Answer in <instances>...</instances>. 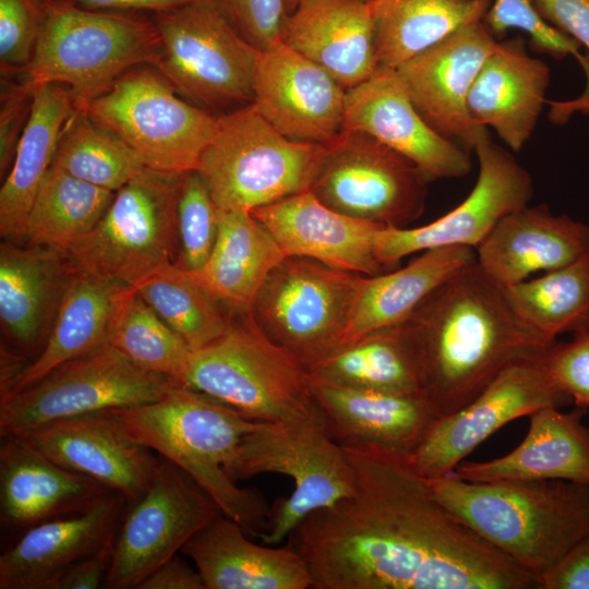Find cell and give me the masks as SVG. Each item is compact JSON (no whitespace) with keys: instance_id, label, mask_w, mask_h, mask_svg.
Segmentation results:
<instances>
[{"instance_id":"cell-55","label":"cell","mask_w":589,"mask_h":589,"mask_svg":"<svg viewBox=\"0 0 589 589\" xmlns=\"http://www.w3.org/2000/svg\"><path fill=\"white\" fill-rule=\"evenodd\" d=\"M300 1H301V0H300ZM300 1H299V2H300Z\"/></svg>"},{"instance_id":"cell-7","label":"cell","mask_w":589,"mask_h":589,"mask_svg":"<svg viewBox=\"0 0 589 589\" xmlns=\"http://www.w3.org/2000/svg\"><path fill=\"white\" fill-rule=\"evenodd\" d=\"M264 472L285 474L294 488L269 508L263 543L275 545L311 513L354 491L353 468L344 447L327 432L322 414L305 419L255 421L241 438L229 471L233 481Z\"/></svg>"},{"instance_id":"cell-14","label":"cell","mask_w":589,"mask_h":589,"mask_svg":"<svg viewBox=\"0 0 589 589\" xmlns=\"http://www.w3.org/2000/svg\"><path fill=\"white\" fill-rule=\"evenodd\" d=\"M430 180L414 163L373 136L342 129L325 145L309 191L342 215L407 227L425 207Z\"/></svg>"},{"instance_id":"cell-9","label":"cell","mask_w":589,"mask_h":589,"mask_svg":"<svg viewBox=\"0 0 589 589\" xmlns=\"http://www.w3.org/2000/svg\"><path fill=\"white\" fill-rule=\"evenodd\" d=\"M180 178L144 167L115 193L97 225L68 249L73 264L133 288L176 264Z\"/></svg>"},{"instance_id":"cell-37","label":"cell","mask_w":589,"mask_h":589,"mask_svg":"<svg viewBox=\"0 0 589 589\" xmlns=\"http://www.w3.org/2000/svg\"><path fill=\"white\" fill-rule=\"evenodd\" d=\"M378 67L396 69L461 27L482 21L493 0H370Z\"/></svg>"},{"instance_id":"cell-34","label":"cell","mask_w":589,"mask_h":589,"mask_svg":"<svg viewBox=\"0 0 589 589\" xmlns=\"http://www.w3.org/2000/svg\"><path fill=\"white\" fill-rule=\"evenodd\" d=\"M76 109L68 86L50 83L33 87L32 111L0 189V235L4 240L26 241L32 204L52 165L61 132Z\"/></svg>"},{"instance_id":"cell-27","label":"cell","mask_w":589,"mask_h":589,"mask_svg":"<svg viewBox=\"0 0 589 589\" xmlns=\"http://www.w3.org/2000/svg\"><path fill=\"white\" fill-rule=\"evenodd\" d=\"M310 384L327 432L341 446L374 445L409 455L440 418L424 394Z\"/></svg>"},{"instance_id":"cell-22","label":"cell","mask_w":589,"mask_h":589,"mask_svg":"<svg viewBox=\"0 0 589 589\" xmlns=\"http://www.w3.org/2000/svg\"><path fill=\"white\" fill-rule=\"evenodd\" d=\"M75 268L61 249L1 242V330L22 360L31 361L43 350Z\"/></svg>"},{"instance_id":"cell-24","label":"cell","mask_w":589,"mask_h":589,"mask_svg":"<svg viewBox=\"0 0 589 589\" xmlns=\"http://www.w3.org/2000/svg\"><path fill=\"white\" fill-rule=\"evenodd\" d=\"M127 507L125 496L111 491L86 512L28 529L0 556V589H58L74 565L116 536Z\"/></svg>"},{"instance_id":"cell-6","label":"cell","mask_w":589,"mask_h":589,"mask_svg":"<svg viewBox=\"0 0 589 589\" xmlns=\"http://www.w3.org/2000/svg\"><path fill=\"white\" fill-rule=\"evenodd\" d=\"M182 385L254 421L320 416L308 372L272 342L249 314H229L218 338L190 353Z\"/></svg>"},{"instance_id":"cell-39","label":"cell","mask_w":589,"mask_h":589,"mask_svg":"<svg viewBox=\"0 0 589 589\" xmlns=\"http://www.w3.org/2000/svg\"><path fill=\"white\" fill-rule=\"evenodd\" d=\"M115 193L51 165L28 213L26 241L68 251L97 225Z\"/></svg>"},{"instance_id":"cell-16","label":"cell","mask_w":589,"mask_h":589,"mask_svg":"<svg viewBox=\"0 0 589 589\" xmlns=\"http://www.w3.org/2000/svg\"><path fill=\"white\" fill-rule=\"evenodd\" d=\"M543 356L507 365L469 404L438 418L408 455L414 469L425 479L446 476L506 423L572 402L552 381Z\"/></svg>"},{"instance_id":"cell-50","label":"cell","mask_w":589,"mask_h":589,"mask_svg":"<svg viewBox=\"0 0 589 589\" xmlns=\"http://www.w3.org/2000/svg\"><path fill=\"white\" fill-rule=\"evenodd\" d=\"M541 15L589 49V0H533Z\"/></svg>"},{"instance_id":"cell-5","label":"cell","mask_w":589,"mask_h":589,"mask_svg":"<svg viewBox=\"0 0 589 589\" xmlns=\"http://www.w3.org/2000/svg\"><path fill=\"white\" fill-rule=\"evenodd\" d=\"M159 52L153 21L88 10L71 0H44L40 34L22 75L32 87L68 86L77 108L84 109L129 70L155 67Z\"/></svg>"},{"instance_id":"cell-35","label":"cell","mask_w":589,"mask_h":589,"mask_svg":"<svg viewBox=\"0 0 589 589\" xmlns=\"http://www.w3.org/2000/svg\"><path fill=\"white\" fill-rule=\"evenodd\" d=\"M473 250L465 245L428 249L401 268L364 275L340 345L404 323L433 290L476 260Z\"/></svg>"},{"instance_id":"cell-21","label":"cell","mask_w":589,"mask_h":589,"mask_svg":"<svg viewBox=\"0 0 589 589\" xmlns=\"http://www.w3.org/2000/svg\"><path fill=\"white\" fill-rule=\"evenodd\" d=\"M57 464L137 500L151 484L157 456L133 441L109 410L57 420L25 434Z\"/></svg>"},{"instance_id":"cell-28","label":"cell","mask_w":589,"mask_h":589,"mask_svg":"<svg viewBox=\"0 0 589 589\" xmlns=\"http://www.w3.org/2000/svg\"><path fill=\"white\" fill-rule=\"evenodd\" d=\"M280 41L326 70L346 89L378 68L370 0H301Z\"/></svg>"},{"instance_id":"cell-2","label":"cell","mask_w":589,"mask_h":589,"mask_svg":"<svg viewBox=\"0 0 589 589\" xmlns=\"http://www.w3.org/2000/svg\"><path fill=\"white\" fill-rule=\"evenodd\" d=\"M404 325L440 418L469 404L507 365L539 358L552 345L519 322L504 288L477 260L433 290Z\"/></svg>"},{"instance_id":"cell-43","label":"cell","mask_w":589,"mask_h":589,"mask_svg":"<svg viewBox=\"0 0 589 589\" xmlns=\"http://www.w3.org/2000/svg\"><path fill=\"white\" fill-rule=\"evenodd\" d=\"M491 33L503 34L509 28H518L530 37L531 47L539 52L549 53L555 59L572 55L582 67L587 85L582 95L573 101L564 103V112H589V56L580 52L581 44L567 33L545 20L533 0H493L482 19Z\"/></svg>"},{"instance_id":"cell-44","label":"cell","mask_w":589,"mask_h":589,"mask_svg":"<svg viewBox=\"0 0 589 589\" xmlns=\"http://www.w3.org/2000/svg\"><path fill=\"white\" fill-rule=\"evenodd\" d=\"M176 226L179 244L176 265L195 272L208 260L218 229V208L197 169L181 173Z\"/></svg>"},{"instance_id":"cell-46","label":"cell","mask_w":589,"mask_h":589,"mask_svg":"<svg viewBox=\"0 0 589 589\" xmlns=\"http://www.w3.org/2000/svg\"><path fill=\"white\" fill-rule=\"evenodd\" d=\"M237 33L264 51L280 41L286 0H213Z\"/></svg>"},{"instance_id":"cell-31","label":"cell","mask_w":589,"mask_h":589,"mask_svg":"<svg viewBox=\"0 0 589 589\" xmlns=\"http://www.w3.org/2000/svg\"><path fill=\"white\" fill-rule=\"evenodd\" d=\"M586 410L546 406L529 414L524 441L508 454L482 462L459 464L453 476L470 482L565 480L589 486V428Z\"/></svg>"},{"instance_id":"cell-11","label":"cell","mask_w":589,"mask_h":589,"mask_svg":"<svg viewBox=\"0 0 589 589\" xmlns=\"http://www.w3.org/2000/svg\"><path fill=\"white\" fill-rule=\"evenodd\" d=\"M160 38L155 68L192 103L223 109L254 101L261 51L244 40L213 0L154 14Z\"/></svg>"},{"instance_id":"cell-40","label":"cell","mask_w":589,"mask_h":589,"mask_svg":"<svg viewBox=\"0 0 589 589\" xmlns=\"http://www.w3.org/2000/svg\"><path fill=\"white\" fill-rule=\"evenodd\" d=\"M191 351L218 338L227 329L229 314L193 275L169 264L134 288Z\"/></svg>"},{"instance_id":"cell-41","label":"cell","mask_w":589,"mask_h":589,"mask_svg":"<svg viewBox=\"0 0 589 589\" xmlns=\"http://www.w3.org/2000/svg\"><path fill=\"white\" fill-rule=\"evenodd\" d=\"M52 165L72 177L112 192L145 167L132 148L80 108L61 132Z\"/></svg>"},{"instance_id":"cell-12","label":"cell","mask_w":589,"mask_h":589,"mask_svg":"<svg viewBox=\"0 0 589 589\" xmlns=\"http://www.w3.org/2000/svg\"><path fill=\"white\" fill-rule=\"evenodd\" d=\"M363 276L286 256L265 278L250 316L306 370L340 345Z\"/></svg>"},{"instance_id":"cell-42","label":"cell","mask_w":589,"mask_h":589,"mask_svg":"<svg viewBox=\"0 0 589 589\" xmlns=\"http://www.w3.org/2000/svg\"><path fill=\"white\" fill-rule=\"evenodd\" d=\"M108 344L137 366L180 383L191 353L134 288L119 306Z\"/></svg>"},{"instance_id":"cell-45","label":"cell","mask_w":589,"mask_h":589,"mask_svg":"<svg viewBox=\"0 0 589 589\" xmlns=\"http://www.w3.org/2000/svg\"><path fill=\"white\" fill-rule=\"evenodd\" d=\"M44 20V0H0L2 75L22 73L31 62Z\"/></svg>"},{"instance_id":"cell-26","label":"cell","mask_w":589,"mask_h":589,"mask_svg":"<svg viewBox=\"0 0 589 589\" xmlns=\"http://www.w3.org/2000/svg\"><path fill=\"white\" fill-rule=\"evenodd\" d=\"M481 269L503 288L589 255V225L544 205L504 216L474 248Z\"/></svg>"},{"instance_id":"cell-48","label":"cell","mask_w":589,"mask_h":589,"mask_svg":"<svg viewBox=\"0 0 589 589\" xmlns=\"http://www.w3.org/2000/svg\"><path fill=\"white\" fill-rule=\"evenodd\" d=\"M33 106V87L24 80L2 83L0 110V175L9 173Z\"/></svg>"},{"instance_id":"cell-49","label":"cell","mask_w":589,"mask_h":589,"mask_svg":"<svg viewBox=\"0 0 589 589\" xmlns=\"http://www.w3.org/2000/svg\"><path fill=\"white\" fill-rule=\"evenodd\" d=\"M538 589H589V533L538 578Z\"/></svg>"},{"instance_id":"cell-51","label":"cell","mask_w":589,"mask_h":589,"mask_svg":"<svg viewBox=\"0 0 589 589\" xmlns=\"http://www.w3.org/2000/svg\"><path fill=\"white\" fill-rule=\"evenodd\" d=\"M115 538L74 565L62 577L58 589H96L105 585L112 565Z\"/></svg>"},{"instance_id":"cell-17","label":"cell","mask_w":589,"mask_h":589,"mask_svg":"<svg viewBox=\"0 0 589 589\" xmlns=\"http://www.w3.org/2000/svg\"><path fill=\"white\" fill-rule=\"evenodd\" d=\"M479 161L477 182L454 209L421 227H382L375 254L386 269L402 257L428 249L476 248L506 215L528 205L533 183L528 171L505 148L488 136L473 149Z\"/></svg>"},{"instance_id":"cell-32","label":"cell","mask_w":589,"mask_h":589,"mask_svg":"<svg viewBox=\"0 0 589 589\" xmlns=\"http://www.w3.org/2000/svg\"><path fill=\"white\" fill-rule=\"evenodd\" d=\"M549 81L550 69L527 53L522 39L497 43L471 86L469 112L518 152L537 124Z\"/></svg>"},{"instance_id":"cell-3","label":"cell","mask_w":589,"mask_h":589,"mask_svg":"<svg viewBox=\"0 0 589 589\" xmlns=\"http://www.w3.org/2000/svg\"><path fill=\"white\" fill-rule=\"evenodd\" d=\"M433 496L538 578L589 533V486L565 480L426 479Z\"/></svg>"},{"instance_id":"cell-52","label":"cell","mask_w":589,"mask_h":589,"mask_svg":"<svg viewBox=\"0 0 589 589\" xmlns=\"http://www.w3.org/2000/svg\"><path fill=\"white\" fill-rule=\"evenodd\" d=\"M136 589H205L196 568H192L179 555L153 570Z\"/></svg>"},{"instance_id":"cell-1","label":"cell","mask_w":589,"mask_h":589,"mask_svg":"<svg viewBox=\"0 0 589 589\" xmlns=\"http://www.w3.org/2000/svg\"><path fill=\"white\" fill-rule=\"evenodd\" d=\"M353 493L306 516L287 544L314 589H534L536 577L432 494L404 453L342 446Z\"/></svg>"},{"instance_id":"cell-23","label":"cell","mask_w":589,"mask_h":589,"mask_svg":"<svg viewBox=\"0 0 589 589\" xmlns=\"http://www.w3.org/2000/svg\"><path fill=\"white\" fill-rule=\"evenodd\" d=\"M112 490L57 464L23 435L1 436L0 522L22 532L92 508Z\"/></svg>"},{"instance_id":"cell-25","label":"cell","mask_w":589,"mask_h":589,"mask_svg":"<svg viewBox=\"0 0 589 589\" xmlns=\"http://www.w3.org/2000/svg\"><path fill=\"white\" fill-rule=\"evenodd\" d=\"M285 256H302L336 269L375 276L387 272L375 254L377 224L342 215L311 191L250 211Z\"/></svg>"},{"instance_id":"cell-10","label":"cell","mask_w":589,"mask_h":589,"mask_svg":"<svg viewBox=\"0 0 589 589\" xmlns=\"http://www.w3.org/2000/svg\"><path fill=\"white\" fill-rule=\"evenodd\" d=\"M121 139L145 167L173 173L197 168L219 117L181 99L153 65L135 67L84 108Z\"/></svg>"},{"instance_id":"cell-19","label":"cell","mask_w":589,"mask_h":589,"mask_svg":"<svg viewBox=\"0 0 589 589\" xmlns=\"http://www.w3.org/2000/svg\"><path fill=\"white\" fill-rule=\"evenodd\" d=\"M347 89L281 41L261 51L253 105L286 137L326 145L342 131Z\"/></svg>"},{"instance_id":"cell-30","label":"cell","mask_w":589,"mask_h":589,"mask_svg":"<svg viewBox=\"0 0 589 589\" xmlns=\"http://www.w3.org/2000/svg\"><path fill=\"white\" fill-rule=\"evenodd\" d=\"M132 288L76 267L43 350L2 375L1 395L19 392L60 364L107 345L119 306Z\"/></svg>"},{"instance_id":"cell-20","label":"cell","mask_w":589,"mask_h":589,"mask_svg":"<svg viewBox=\"0 0 589 589\" xmlns=\"http://www.w3.org/2000/svg\"><path fill=\"white\" fill-rule=\"evenodd\" d=\"M342 129L373 136L432 180L460 178L472 168L467 149L423 120L395 69L378 67L369 79L347 89Z\"/></svg>"},{"instance_id":"cell-13","label":"cell","mask_w":589,"mask_h":589,"mask_svg":"<svg viewBox=\"0 0 589 589\" xmlns=\"http://www.w3.org/2000/svg\"><path fill=\"white\" fill-rule=\"evenodd\" d=\"M182 385L144 370L109 344L60 364L27 387L1 395L0 436L22 435L85 413L161 399Z\"/></svg>"},{"instance_id":"cell-4","label":"cell","mask_w":589,"mask_h":589,"mask_svg":"<svg viewBox=\"0 0 589 589\" xmlns=\"http://www.w3.org/2000/svg\"><path fill=\"white\" fill-rule=\"evenodd\" d=\"M109 411L127 435L184 470L249 536L260 538L266 531V497L238 486L229 476L254 420L183 385L159 400Z\"/></svg>"},{"instance_id":"cell-8","label":"cell","mask_w":589,"mask_h":589,"mask_svg":"<svg viewBox=\"0 0 589 589\" xmlns=\"http://www.w3.org/2000/svg\"><path fill=\"white\" fill-rule=\"evenodd\" d=\"M324 153L286 137L250 104L219 117L196 169L218 209L250 212L308 191Z\"/></svg>"},{"instance_id":"cell-54","label":"cell","mask_w":589,"mask_h":589,"mask_svg":"<svg viewBox=\"0 0 589 589\" xmlns=\"http://www.w3.org/2000/svg\"><path fill=\"white\" fill-rule=\"evenodd\" d=\"M286 1L289 4H294L297 7V4L299 3L300 0H286Z\"/></svg>"},{"instance_id":"cell-15","label":"cell","mask_w":589,"mask_h":589,"mask_svg":"<svg viewBox=\"0 0 589 589\" xmlns=\"http://www.w3.org/2000/svg\"><path fill=\"white\" fill-rule=\"evenodd\" d=\"M220 514L217 503L201 485L159 456L147 490L124 512L105 588L136 589Z\"/></svg>"},{"instance_id":"cell-33","label":"cell","mask_w":589,"mask_h":589,"mask_svg":"<svg viewBox=\"0 0 589 589\" xmlns=\"http://www.w3.org/2000/svg\"><path fill=\"white\" fill-rule=\"evenodd\" d=\"M284 257L276 239L249 211L218 209L212 253L190 273L228 314H249L265 278Z\"/></svg>"},{"instance_id":"cell-53","label":"cell","mask_w":589,"mask_h":589,"mask_svg":"<svg viewBox=\"0 0 589 589\" xmlns=\"http://www.w3.org/2000/svg\"><path fill=\"white\" fill-rule=\"evenodd\" d=\"M88 10L109 11H153L154 13L172 10L194 0H71Z\"/></svg>"},{"instance_id":"cell-38","label":"cell","mask_w":589,"mask_h":589,"mask_svg":"<svg viewBox=\"0 0 589 589\" xmlns=\"http://www.w3.org/2000/svg\"><path fill=\"white\" fill-rule=\"evenodd\" d=\"M504 292L519 322L548 344L589 330V255Z\"/></svg>"},{"instance_id":"cell-18","label":"cell","mask_w":589,"mask_h":589,"mask_svg":"<svg viewBox=\"0 0 589 589\" xmlns=\"http://www.w3.org/2000/svg\"><path fill=\"white\" fill-rule=\"evenodd\" d=\"M497 41L481 22L456 31L395 70L414 108L438 134L465 149L490 136L468 109L471 86Z\"/></svg>"},{"instance_id":"cell-29","label":"cell","mask_w":589,"mask_h":589,"mask_svg":"<svg viewBox=\"0 0 589 589\" xmlns=\"http://www.w3.org/2000/svg\"><path fill=\"white\" fill-rule=\"evenodd\" d=\"M242 527L218 515L181 552L200 573L205 589H306L313 580L304 560L285 545H260Z\"/></svg>"},{"instance_id":"cell-47","label":"cell","mask_w":589,"mask_h":589,"mask_svg":"<svg viewBox=\"0 0 589 589\" xmlns=\"http://www.w3.org/2000/svg\"><path fill=\"white\" fill-rule=\"evenodd\" d=\"M545 368L556 387L576 408L589 409V330L572 340L553 342L543 356Z\"/></svg>"},{"instance_id":"cell-36","label":"cell","mask_w":589,"mask_h":589,"mask_svg":"<svg viewBox=\"0 0 589 589\" xmlns=\"http://www.w3.org/2000/svg\"><path fill=\"white\" fill-rule=\"evenodd\" d=\"M306 372L314 383L424 394L419 354L404 323L338 346Z\"/></svg>"}]
</instances>
